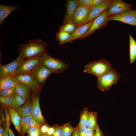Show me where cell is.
Masks as SVG:
<instances>
[{
  "label": "cell",
  "mask_w": 136,
  "mask_h": 136,
  "mask_svg": "<svg viewBox=\"0 0 136 136\" xmlns=\"http://www.w3.org/2000/svg\"><path fill=\"white\" fill-rule=\"evenodd\" d=\"M47 44L41 39L30 40L25 44H19L18 51L22 57L26 59L40 56L46 52Z\"/></svg>",
  "instance_id": "6da1fadb"
},
{
  "label": "cell",
  "mask_w": 136,
  "mask_h": 136,
  "mask_svg": "<svg viewBox=\"0 0 136 136\" xmlns=\"http://www.w3.org/2000/svg\"><path fill=\"white\" fill-rule=\"evenodd\" d=\"M40 62L52 74L61 73L68 66L63 61L50 56L46 52L40 56Z\"/></svg>",
  "instance_id": "7a4b0ae2"
},
{
  "label": "cell",
  "mask_w": 136,
  "mask_h": 136,
  "mask_svg": "<svg viewBox=\"0 0 136 136\" xmlns=\"http://www.w3.org/2000/svg\"><path fill=\"white\" fill-rule=\"evenodd\" d=\"M120 77L116 71L111 68L108 71L97 78V86L102 91L108 90L113 85L117 83Z\"/></svg>",
  "instance_id": "3957f363"
},
{
  "label": "cell",
  "mask_w": 136,
  "mask_h": 136,
  "mask_svg": "<svg viewBox=\"0 0 136 136\" xmlns=\"http://www.w3.org/2000/svg\"><path fill=\"white\" fill-rule=\"evenodd\" d=\"M111 68L110 63L104 59L90 62L85 65L84 72L93 74L98 78L108 71Z\"/></svg>",
  "instance_id": "277c9868"
},
{
  "label": "cell",
  "mask_w": 136,
  "mask_h": 136,
  "mask_svg": "<svg viewBox=\"0 0 136 136\" xmlns=\"http://www.w3.org/2000/svg\"><path fill=\"white\" fill-rule=\"evenodd\" d=\"M30 74L42 88L47 78L52 73L40 62L35 66Z\"/></svg>",
  "instance_id": "5b68a950"
},
{
  "label": "cell",
  "mask_w": 136,
  "mask_h": 136,
  "mask_svg": "<svg viewBox=\"0 0 136 136\" xmlns=\"http://www.w3.org/2000/svg\"><path fill=\"white\" fill-rule=\"evenodd\" d=\"M107 20L108 21L110 20L118 21L136 26V10L131 9L108 16Z\"/></svg>",
  "instance_id": "8992f818"
},
{
  "label": "cell",
  "mask_w": 136,
  "mask_h": 136,
  "mask_svg": "<svg viewBox=\"0 0 136 136\" xmlns=\"http://www.w3.org/2000/svg\"><path fill=\"white\" fill-rule=\"evenodd\" d=\"M12 77L17 82L22 83L29 87L33 94L39 95L40 94L41 88L30 73L18 75Z\"/></svg>",
  "instance_id": "52a82bcc"
},
{
  "label": "cell",
  "mask_w": 136,
  "mask_h": 136,
  "mask_svg": "<svg viewBox=\"0 0 136 136\" xmlns=\"http://www.w3.org/2000/svg\"><path fill=\"white\" fill-rule=\"evenodd\" d=\"M91 8L78 6L73 14L71 22L73 23L76 28L86 24Z\"/></svg>",
  "instance_id": "ba28073f"
},
{
  "label": "cell",
  "mask_w": 136,
  "mask_h": 136,
  "mask_svg": "<svg viewBox=\"0 0 136 136\" xmlns=\"http://www.w3.org/2000/svg\"><path fill=\"white\" fill-rule=\"evenodd\" d=\"M24 59L19 54L14 61L9 63L0 65V79L4 77L12 76L19 64Z\"/></svg>",
  "instance_id": "9c48e42d"
},
{
  "label": "cell",
  "mask_w": 136,
  "mask_h": 136,
  "mask_svg": "<svg viewBox=\"0 0 136 136\" xmlns=\"http://www.w3.org/2000/svg\"><path fill=\"white\" fill-rule=\"evenodd\" d=\"M40 62V56L25 59L19 65L12 76L27 73H30L33 68Z\"/></svg>",
  "instance_id": "30bf717a"
},
{
  "label": "cell",
  "mask_w": 136,
  "mask_h": 136,
  "mask_svg": "<svg viewBox=\"0 0 136 136\" xmlns=\"http://www.w3.org/2000/svg\"><path fill=\"white\" fill-rule=\"evenodd\" d=\"M108 17L107 9L94 19L89 29L83 36L81 39L91 35L96 30L106 26L108 23Z\"/></svg>",
  "instance_id": "8fae6325"
},
{
  "label": "cell",
  "mask_w": 136,
  "mask_h": 136,
  "mask_svg": "<svg viewBox=\"0 0 136 136\" xmlns=\"http://www.w3.org/2000/svg\"><path fill=\"white\" fill-rule=\"evenodd\" d=\"M131 6L122 0H112L107 9L108 16L131 9Z\"/></svg>",
  "instance_id": "7c38bea8"
},
{
  "label": "cell",
  "mask_w": 136,
  "mask_h": 136,
  "mask_svg": "<svg viewBox=\"0 0 136 136\" xmlns=\"http://www.w3.org/2000/svg\"><path fill=\"white\" fill-rule=\"evenodd\" d=\"M31 97L32 103L31 114L33 119L41 124H46V121L42 115L40 110L39 95L32 94Z\"/></svg>",
  "instance_id": "4fadbf2b"
},
{
  "label": "cell",
  "mask_w": 136,
  "mask_h": 136,
  "mask_svg": "<svg viewBox=\"0 0 136 136\" xmlns=\"http://www.w3.org/2000/svg\"><path fill=\"white\" fill-rule=\"evenodd\" d=\"M94 19L86 23L77 27L75 31L71 34L70 37L65 43H70L77 39H81L83 36L89 29Z\"/></svg>",
  "instance_id": "5bb4252c"
},
{
  "label": "cell",
  "mask_w": 136,
  "mask_h": 136,
  "mask_svg": "<svg viewBox=\"0 0 136 136\" xmlns=\"http://www.w3.org/2000/svg\"><path fill=\"white\" fill-rule=\"evenodd\" d=\"M112 1V0H105L100 4L91 8L90 12L86 23L95 19L103 12L107 9Z\"/></svg>",
  "instance_id": "9a60e30c"
},
{
  "label": "cell",
  "mask_w": 136,
  "mask_h": 136,
  "mask_svg": "<svg viewBox=\"0 0 136 136\" xmlns=\"http://www.w3.org/2000/svg\"><path fill=\"white\" fill-rule=\"evenodd\" d=\"M78 6V0L66 1L65 12L62 24L71 22L73 14Z\"/></svg>",
  "instance_id": "2e32d148"
},
{
  "label": "cell",
  "mask_w": 136,
  "mask_h": 136,
  "mask_svg": "<svg viewBox=\"0 0 136 136\" xmlns=\"http://www.w3.org/2000/svg\"><path fill=\"white\" fill-rule=\"evenodd\" d=\"M15 88L16 93L26 99L30 98L32 94L30 88L22 83L17 82Z\"/></svg>",
  "instance_id": "e0dca14e"
},
{
  "label": "cell",
  "mask_w": 136,
  "mask_h": 136,
  "mask_svg": "<svg viewBox=\"0 0 136 136\" xmlns=\"http://www.w3.org/2000/svg\"><path fill=\"white\" fill-rule=\"evenodd\" d=\"M19 8L14 5H0V25L11 12L17 10Z\"/></svg>",
  "instance_id": "ac0fdd59"
},
{
  "label": "cell",
  "mask_w": 136,
  "mask_h": 136,
  "mask_svg": "<svg viewBox=\"0 0 136 136\" xmlns=\"http://www.w3.org/2000/svg\"><path fill=\"white\" fill-rule=\"evenodd\" d=\"M32 107L31 100L30 98L27 99L23 105L16 110L21 117L23 116L31 114Z\"/></svg>",
  "instance_id": "d6986e66"
},
{
  "label": "cell",
  "mask_w": 136,
  "mask_h": 136,
  "mask_svg": "<svg viewBox=\"0 0 136 136\" xmlns=\"http://www.w3.org/2000/svg\"><path fill=\"white\" fill-rule=\"evenodd\" d=\"M17 83L13 77L2 78L0 79V90L15 87Z\"/></svg>",
  "instance_id": "ffe728a7"
},
{
  "label": "cell",
  "mask_w": 136,
  "mask_h": 136,
  "mask_svg": "<svg viewBox=\"0 0 136 136\" xmlns=\"http://www.w3.org/2000/svg\"><path fill=\"white\" fill-rule=\"evenodd\" d=\"M8 108L10 112L11 121L20 134V133L21 117L16 110L10 108Z\"/></svg>",
  "instance_id": "44dd1931"
},
{
  "label": "cell",
  "mask_w": 136,
  "mask_h": 136,
  "mask_svg": "<svg viewBox=\"0 0 136 136\" xmlns=\"http://www.w3.org/2000/svg\"><path fill=\"white\" fill-rule=\"evenodd\" d=\"M129 37L130 61L132 64L136 59V42L130 33Z\"/></svg>",
  "instance_id": "7402d4cb"
},
{
  "label": "cell",
  "mask_w": 136,
  "mask_h": 136,
  "mask_svg": "<svg viewBox=\"0 0 136 136\" xmlns=\"http://www.w3.org/2000/svg\"><path fill=\"white\" fill-rule=\"evenodd\" d=\"M26 100L16 93L13 97L10 108L16 110L23 105Z\"/></svg>",
  "instance_id": "603a6c76"
},
{
  "label": "cell",
  "mask_w": 136,
  "mask_h": 136,
  "mask_svg": "<svg viewBox=\"0 0 136 136\" xmlns=\"http://www.w3.org/2000/svg\"><path fill=\"white\" fill-rule=\"evenodd\" d=\"M97 114L94 112H89L87 127L95 130L96 128Z\"/></svg>",
  "instance_id": "cb8c5ba5"
},
{
  "label": "cell",
  "mask_w": 136,
  "mask_h": 136,
  "mask_svg": "<svg viewBox=\"0 0 136 136\" xmlns=\"http://www.w3.org/2000/svg\"><path fill=\"white\" fill-rule=\"evenodd\" d=\"M41 124L37 121L33 119L28 121L20 127V132L22 134L26 133L27 130L32 127H37L41 128Z\"/></svg>",
  "instance_id": "d4e9b609"
},
{
  "label": "cell",
  "mask_w": 136,
  "mask_h": 136,
  "mask_svg": "<svg viewBox=\"0 0 136 136\" xmlns=\"http://www.w3.org/2000/svg\"><path fill=\"white\" fill-rule=\"evenodd\" d=\"M76 27L72 22H70L62 24L60 27L58 31H64L72 34L75 30Z\"/></svg>",
  "instance_id": "484cf974"
},
{
  "label": "cell",
  "mask_w": 136,
  "mask_h": 136,
  "mask_svg": "<svg viewBox=\"0 0 136 136\" xmlns=\"http://www.w3.org/2000/svg\"><path fill=\"white\" fill-rule=\"evenodd\" d=\"M71 36V34L66 32L58 31L56 34V39L60 45L65 44V42L68 40Z\"/></svg>",
  "instance_id": "4316f807"
},
{
  "label": "cell",
  "mask_w": 136,
  "mask_h": 136,
  "mask_svg": "<svg viewBox=\"0 0 136 136\" xmlns=\"http://www.w3.org/2000/svg\"><path fill=\"white\" fill-rule=\"evenodd\" d=\"M89 113L88 109L86 108L81 111L80 114V120L78 125L87 126Z\"/></svg>",
  "instance_id": "83f0119b"
},
{
  "label": "cell",
  "mask_w": 136,
  "mask_h": 136,
  "mask_svg": "<svg viewBox=\"0 0 136 136\" xmlns=\"http://www.w3.org/2000/svg\"><path fill=\"white\" fill-rule=\"evenodd\" d=\"M60 126L62 130L63 136H71L74 128L70 123H65Z\"/></svg>",
  "instance_id": "f1b7e54d"
},
{
  "label": "cell",
  "mask_w": 136,
  "mask_h": 136,
  "mask_svg": "<svg viewBox=\"0 0 136 136\" xmlns=\"http://www.w3.org/2000/svg\"><path fill=\"white\" fill-rule=\"evenodd\" d=\"M16 93L15 87L0 90V96L13 97Z\"/></svg>",
  "instance_id": "f546056e"
},
{
  "label": "cell",
  "mask_w": 136,
  "mask_h": 136,
  "mask_svg": "<svg viewBox=\"0 0 136 136\" xmlns=\"http://www.w3.org/2000/svg\"><path fill=\"white\" fill-rule=\"evenodd\" d=\"M13 97H3L0 96V103L3 107L10 108Z\"/></svg>",
  "instance_id": "4dcf8cb0"
},
{
  "label": "cell",
  "mask_w": 136,
  "mask_h": 136,
  "mask_svg": "<svg viewBox=\"0 0 136 136\" xmlns=\"http://www.w3.org/2000/svg\"><path fill=\"white\" fill-rule=\"evenodd\" d=\"M4 110L6 122V128L8 129L10 127L11 123L10 112L9 108H4Z\"/></svg>",
  "instance_id": "1f68e13d"
},
{
  "label": "cell",
  "mask_w": 136,
  "mask_h": 136,
  "mask_svg": "<svg viewBox=\"0 0 136 136\" xmlns=\"http://www.w3.org/2000/svg\"><path fill=\"white\" fill-rule=\"evenodd\" d=\"M78 1L79 6L91 7L92 0H78Z\"/></svg>",
  "instance_id": "d6a6232c"
},
{
  "label": "cell",
  "mask_w": 136,
  "mask_h": 136,
  "mask_svg": "<svg viewBox=\"0 0 136 136\" xmlns=\"http://www.w3.org/2000/svg\"><path fill=\"white\" fill-rule=\"evenodd\" d=\"M53 127L55 128V131L53 136H63L62 130L60 126L56 124Z\"/></svg>",
  "instance_id": "836d02e7"
},
{
  "label": "cell",
  "mask_w": 136,
  "mask_h": 136,
  "mask_svg": "<svg viewBox=\"0 0 136 136\" xmlns=\"http://www.w3.org/2000/svg\"><path fill=\"white\" fill-rule=\"evenodd\" d=\"M0 115L3 127L5 129L6 126V122L5 116L4 113L3 109L2 107L0 109Z\"/></svg>",
  "instance_id": "e575fe53"
},
{
  "label": "cell",
  "mask_w": 136,
  "mask_h": 136,
  "mask_svg": "<svg viewBox=\"0 0 136 136\" xmlns=\"http://www.w3.org/2000/svg\"><path fill=\"white\" fill-rule=\"evenodd\" d=\"M32 119L33 118L31 114L25 116L21 117L20 127L28 121Z\"/></svg>",
  "instance_id": "d590c367"
},
{
  "label": "cell",
  "mask_w": 136,
  "mask_h": 136,
  "mask_svg": "<svg viewBox=\"0 0 136 136\" xmlns=\"http://www.w3.org/2000/svg\"><path fill=\"white\" fill-rule=\"evenodd\" d=\"M79 127V131L80 136H86L87 126L78 125Z\"/></svg>",
  "instance_id": "8d00e7d4"
},
{
  "label": "cell",
  "mask_w": 136,
  "mask_h": 136,
  "mask_svg": "<svg viewBox=\"0 0 136 136\" xmlns=\"http://www.w3.org/2000/svg\"><path fill=\"white\" fill-rule=\"evenodd\" d=\"M35 132H41L40 128L37 127H32L29 128L26 131V133L28 134Z\"/></svg>",
  "instance_id": "74e56055"
},
{
  "label": "cell",
  "mask_w": 136,
  "mask_h": 136,
  "mask_svg": "<svg viewBox=\"0 0 136 136\" xmlns=\"http://www.w3.org/2000/svg\"><path fill=\"white\" fill-rule=\"evenodd\" d=\"M105 0H92V1L91 6V7L97 6L103 2Z\"/></svg>",
  "instance_id": "f35d334b"
},
{
  "label": "cell",
  "mask_w": 136,
  "mask_h": 136,
  "mask_svg": "<svg viewBox=\"0 0 136 136\" xmlns=\"http://www.w3.org/2000/svg\"><path fill=\"white\" fill-rule=\"evenodd\" d=\"M49 127L48 125L46 124H43L40 128L42 134L47 133Z\"/></svg>",
  "instance_id": "ab89813d"
},
{
  "label": "cell",
  "mask_w": 136,
  "mask_h": 136,
  "mask_svg": "<svg viewBox=\"0 0 136 136\" xmlns=\"http://www.w3.org/2000/svg\"><path fill=\"white\" fill-rule=\"evenodd\" d=\"M94 136H103V133L97 124Z\"/></svg>",
  "instance_id": "60d3db41"
},
{
  "label": "cell",
  "mask_w": 136,
  "mask_h": 136,
  "mask_svg": "<svg viewBox=\"0 0 136 136\" xmlns=\"http://www.w3.org/2000/svg\"><path fill=\"white\" fill-rule=\"evenodd\" d=\"M79 127L78 125L74 128L71 136H80L79 131Z\"/></svg>",
  "instance_id": "b9f144b4"
},
{
  "label": "cell",
  "mask_w": 136,
  "mask_h": 136,
  "mask_svg": "<svg viewBox=\"0 0 136 136\" xmlns=\"http://www.w3.org/2000/svg\"><path fill=\"white\" fill-rule=\"evenodd\" d=\"M55 131V128L54 127H49L47 132V133L50 136H53Z\"/></svg>",
  "instance_id": "7bdbcfd3"
},
{
  "label": "cell",
  "mask_w": 136,
  "mask_h": 136,
  "mask_svg": "<svg viewBox=\"0 0 136 136\" xmlns=\"http://www.w3.org/2000/svg\"><path fill=\"white\" fill-rule=\"evenodd\" d=\"M94 130L87 127L86 136H94Z\"/></svg>",
  "instance_id": "ee69618b"
},
{
  "label": "cell",
  "mask_w": 136,
  "mask_h": 136,
  "mask_svg": "<svg viewBox=\"0 0 136 136\" xmlns=\"http://www.w3.org/2000/svg\"><path fill=\"white\" fill-rule=\"evenodd\" d=\"M5 129L2 126H0V136H4Z\"/></svg>",
  "instance_id": "f6af8a7d"
},
{
  "label": "cell",
  "mask_w": 136,
  "mask_h": 136,
  "mask_svg": "<svg viewBox=\"0 0 136 136\" xmlns=\"http://www.w3.org/2000/svg\"><path fill=\"white\" fill-rule=\"evenodd\" d=\"M42 133L41 132H35L28 134V136H40Z\"/></svg>",
  "instance_id": "bcb514c9"
},
{
  "label": "cell",
  "mask_w": 136,
  "mask_h": 136,
  "mask_svg": "<svg viewBox=\"0 0 136 136\" xmlns=\"http://www.w3.org/2000/svg\"><path fill=\"white\" fill-rule=\"evenodd\" d=\"M7 129H8L9 136H15L12 130L10 128V127Z\"/></svg>",
  "instance_id": "7dc6e473"
},
{
  "label": "cell",
  "mask_w": 136,
  "mask_h": 136,
  "mask_svg": "<svg viewBox=\"0 0 136 136\" xmlns=\"http://www.w3.org/2000/svg\"><path fill=\"white\" fill-rule=\"evenodd\" d=\"M4 136H9L8 129L6 128L5 129V132Z\"/></svg>",
  "instance_id": "c3c4849f"
},
{
  "label": "cell",
  "mask_w": 136,
  "mask_h": 136,
  "mask_svg": "<svg viewBox=\"0 0 136 136\" xmlns=\"http://www.w3.org/2000/svg\"><path fill=\"white\" fill-rule=\"evenodd\" d=\"M40 136H50L47 133L42 134Z\"/></svg>",
  "instance_id": "681fc988"
},
{
  "label": "cell",
  "mask_w": 136,
  "mask_h": 136,
  "mask_svg": "<svg viewBox=\"0 0 136 136\" xmlns=\"http://www.w3.org/2000/svg\"><path fill=\"white\" fill-rule=\"evenodd\" d=\"M2 124V121H1V118H0V126H1V125Z\"/></svg>",
  "instance_id": "f907efd6"
},
{
  "label": "cell",
  "mask_w": 136,
  "mask_h": 136,
  "mask_svg": "<svg viewBox=\"0 0 136 136\" xmlns=\"http://www.w3.org/2000/svg\"><path fill=\"white\" fill-rule=\"evenodd\" d=\"M21 136H24V135L23 134Z\"/></svg>",
  "instance_id": "816d5d0a"
}]
</instances>
